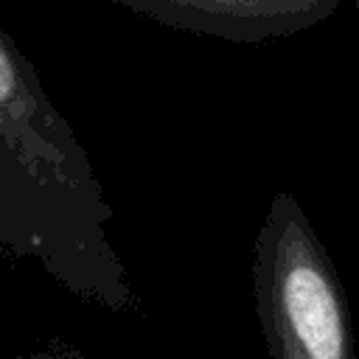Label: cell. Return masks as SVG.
Returning <instances> with one entry per match:
<instances>
[{"mask_svg":"<svg viewBox=\"0 0 359 359\" xmlns=\"http://www.w3.org/2000/svg\"><path fill=\"white\" fill-rule=\"evenodd\" d=\"M109 222L112 205L79 135L0 28V252L36 261L87 303L129 311L135 289Z\"/></svg>","mask_w":359,"mask_h":359,"instance_id":"obj_1","label":"cell"},{"mask_svg":"<svg viewBox=\"0 0 359 359\" xmlns=\"http://www.w3.org/2000/svg\"><path fill=\"white\" fill-rule=\"evenodd\" d=\"M252 294L272 359H356L345 286L289 191L272 196L258 227Z\"/></svg>","mask_w":359,"mask_h":359,"instance_id":"obj_2","label":"cell"},{"mask_svg":"<svg viewBox=\"0 0 359 359\" xmlns=\"http://www.w3.org/2000/svg\"><path fill=\"white\" fill-rule=\"evenodd\" d=\"M118 6L168 28L219 36L227 42H264L294 36L328 20L342 0H115Z\"/></svg>","mask_w":359,"mask_h":359,"instance_id":"obj_3","label":"cell"},{"mask_svg":"<svg viewBox=\"0 0 359 359\" xmlns=\"http://www.w3.org/2000/svg\"><path fill=\"white\" fill-rule=\"evenodd\" d=\"M14 359H90L76 348H42V351H31V353H20Z\"/></svg>","mask_w":359,"mask_h":359,"instance_id":"obj_4","label":"cell"}]
</instances>
